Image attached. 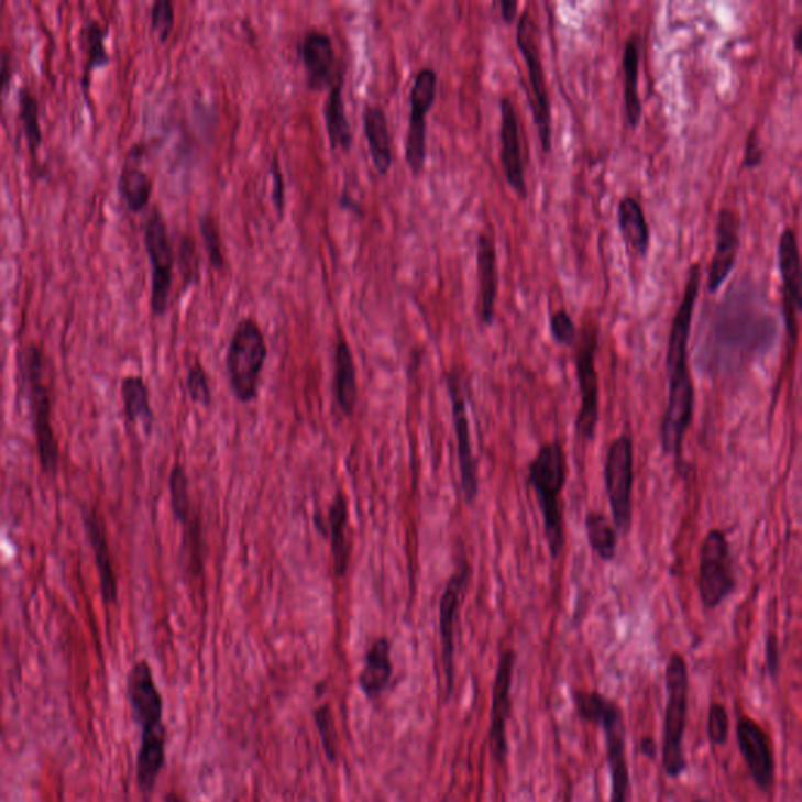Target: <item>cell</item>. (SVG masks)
Listing matches in <instances>:
<instances>
[{
  "label": "cell",
  "mask_w": 802,
  "mask_h": 802,
  "mask_svg": "<svg viewBox=\"0 0 802 802\" xmlns=\"http://www.w3.org/2000/svg\"><path fill=\"white\" fill-rule=\"evenodd\" d=\"M527 471V482L534 487L545 519V535L550 556L558 560L567 542L563 502H561V494L568 480V458L564 447L558 441L545 443L528 463Z\"/></svg>",
  "instance_id": "obj_1"
},
{
  "label": "cell",
  "mask_w": 802,
  "mask_h": 802,
  "mask_svg": "<svg viewBox=\"0 0 802 802\" xmlns=\"http://www.w3.org/2000/svg\"><path fill=\"white\" fill-rule=\"evenodd\" d=\"M667 705H664L663 735H661V768L669 779H680L689 770L683 749L690 708V671L680 652L669 656L664 668Z\"/></svg>",
  "instance_id": "obj_2"
},
{
  "label": "cell",
  "mask_w": 802,
  "mask_h": 802,
  "mask_svg": "<svg viewBox=\"0 0 802 802\" xmlns=\"http://www.w3.org/2000/svg\"><path fill=\"white\" fill-rule=\"evenodd\" d=\"M22 378L28 389L33 431H35L36 450L40 464L46 473L57 471L58 446L52 425L51 391L44 381V354L36 345L22 350L20 358Z\"/></svg>",
  "instance_id": "obj_3"
},
{
  "label": "cell",
  "mask_w": 802,
  "mask_h": 802,
  "mask_svg": "<svg viewBox=\"0 0 802 802\" xmlns=\"http://www.w3.org/2000/svg\"><path fill=\"white\" fill-rule=\"evenodd\" d=\"M267 356V340L257 321L240 320L232 332L227 353L229 383L237 400H256Z\"/></svg>",
  "instance_id": "obj_4"
},
{
  "label": "cell",
  "mask_w": 802,
  "mask_h": 802,
  "mask_svg": "<svg viewBox=\"0 0 802 802\" xmlns=\"http://www.w3.org/2000/svg\"><path fill=\"white\" fill-rule=\"evenodd\" d=\"M516 43L528 68V79L531 85L530 107L539 142L545 154H549L552 151V109L541 57V43L538 39V25L535 24L528 7H525L517 21Z\"/></svg>",
  "instance_id": "obj_5"
},
{
  "label": "cell",
  "mask_w": 802,
  "mask_h": 802,
  "mask_svg": "<svg viewBox=\"0 0 802 802\" xmlns=\"http://www.w3.org/2000/svg\"><path fill=\"white\" fill-rule=\"evenodd\" d=\"M597 321L585 320L575 349V372L579 380L580 409L576 414L575 431L582 441L591 442L596 438L598 417H601V387H598V373L596 356L598 350Z\"/></svg>",
  "instance_id": "obj_6"
},
{
  "label": "cell",
  "mask_w": 802,
  "mask_h": 802,
  "mask_svg": "<svg viewBox=\"0 0 802 802\" xmlns=\"http://www.w3.org/2000/svg\"><path fill=\"white\" fill-rule=\"evenodd\" d=\"M697 590L702 605L707 609L718 608L737 590L729 539L719 528H713L702 539Z\"/></svg>",
  "instance_id": "obj_7"
},
{
  "label": "cell",
  "mask_w": 802,
  "mask_h": 802,
  "mask_svg": "<svg viewBox=\"0 0 802 802\" xmlns=\"http://www.w3.org/2000/svg\"><path fill=\"white\" fill-rule=\"evenodd\" d=\"M605 490H607L613 525L620 535H628L634 519L631 495H634V439L624 432L609 446L604 465Z\"/></svg>",
  "instance_id": "obj_8"
},
{
  "label": "cell",
  "mask_w": 802,
  "mask_h": 802,
  "mask_svg": "<svg viewBox=\"0 0 802 802\" xmlns=\"http://www.w3.org/2000/svg\"><path fill=\"white\" fill-rule=\"evenodd\" d=\"M128 700L142 730L140 746H166L164 697L155 685L153 669L146 660L136 661L128 675Z\"/></svg>",
  "instance_id": "obj_9"
},
{
  "label": "cell",
  "mask_w": 802,
  "mask_h": 802,
  "mask_svg": "<svg viewBox=\"0 0 802 802\" xmlns=\"http://www.w3.org/2000/svg\"><path fill=\"white\" fill-rule=\"evenodd\" d=\"M144 246L151 262V310L155 317H162L169 308L175 253L165 218L157 207L151 209L144 221Z\"/></svg>",
  "instance_id": "obj_10"
},
{
  "label": "cell",
  "mask_w": 802,
  "mask_h": 802,
  "mask_svg": "<svg viewBox=\"0 0 802 802\" xmlns=\"http://www.w3.org/2000/svg\"><path fill=\"white\" fill-rule=\"evenodd\" d=\"M438 95V74L425 66L414 77L409 91V124L406 132V164L419 176L427 162V117Z\"/></svg>",
  "instance_id": "obj_11"
},
{
  "label": "cell",
  "mask_w": 802,
  "mask_h": 802,
  "mask_svg": "<svg viewBox=\"0 0 802 802\" xmlns=\"http://www.w3.org/2000/svg\"><path fill=\"white\" fill-rule=\"evenodd\" d=\"M604 732L609 771V802H630V765L627 757V724L623 707L615 700H608L604 713L597 721Z\"/></svg>",
  "instance_id": "obj_12"
},
{
  "label": "cell",
  "mask_w": 802,
  "mask_h": 802,
  "mask_svg": "<svg viewBox=\"0 0 802 802\" xmlns=\"http://www.w3.org/2000/svg\"><path fill=\"white\" fill-rule=\"evenodd\" d=\"M516 650L504 649L498 657L491 702L490 746L498 767H505L508 759V721L512 718V689L515 680Z\"/></svg>",
  "instance_id": "obj_13"
},
{
  "label": "cell",
  "mask_w": 802,
  "mask_h": 802,
  "mask_svg": "<svg viewBox=\"0 0 802 802\" xmlns=\"http://www.w3.org/2000/svg\"><path fill=\"white\" fill-rule=\"evenodd\" d=\"M471 579L468 560H461L452 576L447 580L441 602H439V634H441L442 667L446 674V697L449 700L454 690V630L458 612L464 597L465 587Z\"/></svg>",
  "instance_id": "obj_14"
},
{
  "label": "cell",
  "mask_w": 802,
  "mask_h": 802,
  "mask_svg": "<svg viewBox=\"0 0 802 802\" xmlns=\"http://www.w3.org/2000/svg\"><path fill=\"white\" fill-rule=\"evenodd\" d=\"M737 745L754 783L761 793H770L776 782V759L770 735L751 716H738Z\"/></svg>",
  "instance_id": "obj_15"
},
{
  "label": "cell",
  "mask_w": 802,
  "mask_h": 802,
  "mask_svg": "<svg viewBox=\"0 0 802 802\" xmlns=\"http://www.w3.org/2000/svg\"><path fill=\"white\" fill-rule=\"evenodd\" d=\"M447 389L452 402L454 435L458 443V464H460L461 490L468 504L475 502L479 495V464L472 449L471 425H469L468 403L460 375L450 372L447 375Z\"/></svg>",
  "instance_id": "obj_16"
},
{
  "label": "cell",
  "mask_w": 802,
  "mask_h": 802,
  "mask_svg": "<svg viewBox=\"0 0 802 802\" xmlns=\"http://www.w3.org/2000/svg\"><path fill=\"white\" fill-rule=\"evenodd\" d=\"M715 235V254L710 264L707 278L710 294H715L729 278L732 270L737 264L738 251H740L741 220L740 216L730 207H723L719 210Z\"/></svg>",
  "instance_id": "obj_17"
},
{
  "label": "cell",
  "mask_w": 802,
  "mask_h": 802,
  "mask_svg": "<svg viewBox=\"0 0 802 802\" xmlns=\"http://www.w3.org/2000/svg\"><path fill=\"white\" fill-rule=\"evenodd\" d=\"M501 113L502 166H504L509 187L519 195L520 199H525L528 196V190L527 180H525L523 140H520L519 117H517L516 107L512 99H501Z\"/></svg>",
  "instance_id": "obj_18"
},
{
  "label": "cell",
  "mask_w": 802,
  "mask_h": 802,
  "mask_svg": "<svg viewBox=\"0 0 802 802\" xmlns=\"http://www.w3.org/2000/svg\"><path fill=\"white\" fill-rule=\"evenodd\" d=\"M299 52H301V61L310 90L319 91L327 87L331 88L336 83V52L331 36L320 29H309L303 36Z\"/></svg>",
  "instance_id": "obj_19"
},
{
  "label": "cell",
  "mask_w": 802,
  "mask_h": 802,
  "mask_svg": "<svg viewBox=\"0 0 802 802\" xmlns=\"http://www.w3.org/2000/svg\"><path fill=\"white\" fill-rule=\"evenodd\" d=\"M476 272L480 287V320L491 327L498 292L497 248L493 232L484 229L476 240Z\"/></svg>",
  "instance_id": "obj_20"
},
{
  "label": "cell",
  "mask_w": 802,
  "mask_h": 802,
  "mask_svg": "<svg viewBox=\"0 0 802 802\" xmlns=\"http://www.w3.org/2000/svg\"><path fill=\"white\" fill-rule=\"evenodd\" d=\"M84 525L88 541L94 549L103 602L107 605L114 604L118 598V579L113 568L112 552H110L109 541H107L106 525L95 509H85Z\"/></svg>",
  "instance_id": "obj_21"
},
{
  "label": "cell",
  "mask_w": 802,
  "mask_h": 802,
  "mask_svg": "<svg viewBox=\"0 0 802 802\" xmlns=\"http://www.w3.org/2000/svg\"><path fill=\"white\" fill-rule=\"evenodd\" d=\"M144 146L136 143L125 157L118 179V190L131 212L140 213L150 205L153 195V179L142 168Z\"/></svg>",
  "instance_id": "obj_22"
},
{
  "label": "cell",
  "mask_w": 802,
  "mask_h": 802,
  "mask_svg": "<svg viewBox=\"0 0 802 802\" xmlns=\"http://www.w3.org/2000/svg\"><path fill=\"white\" fill-rule=\"evenodd\" d=\"M779 272L782 278L783 310H802L801 297V256L798 246L796 232L793 228H785L779 239L778 246Z\"/></svg>",
  "instance_id": "obj_23"
},
{
  "label": "cell",
  "mask_w": 802,
  "mask_h": 802,
  "mask_svg": "<svg viewBox=\"0 0 802 802\" xmlns=\"http://www.w3.org/2000/svg\"><path fill=\"white\" fill-rule=\"evenodd\" d=\"M391 650L389 638L380 637L365 652L364 667L358 675V685L369 701L380 700L391 683L392 674H394Z\"/></svg>",
  "instance_id": "obj_24"
},
{
  "label": "cell",
  "mask_w": 802,
  "mask_h": 802,
  "mask_svg": "<svg viewBox=\"0 0 802 802\" xmlns=\"http://www.w3.org/2000/svg\"><path fill=\"white\" fill-rule=\"evenodd\" d=\"M316 525L321 535L330 538L336 575H345L350 563V545L349 536H347L349 504H347L345 495L340 493L336 495L330 512H328L327 520L321 519V516L320 519L316 516Z\"/></svg>",
  "instance_id": "obj_25"
},
{
  "label": "cell",
  "mask_w": 802,
  "mask_h": 802,
  "mask_svg": "<svg viewBox=\"0 0 802 802\" xmlns=\"http://www.w3.org/2000/svg\"><path fill=\"white\" fill-rule=\"evenodd\" d=\"M641 35L635 32L624 43L623 73H624V109H626L627 123L637 129L641 123L642 103L639 98V61H641Z\"/></svg>",
  "instance_id": "obj_26"
},
{
  "label": "cell",
  "mask_w": 802,
  "mask_h": 802,
  "mask_svg": "<svg viewBox=\"0 0 802 802\" xmlns=\"http://www.w3.org/2000/svg\"><path fill=\"white\" fill-rule=\"evenodd\" d=\"M364 132L367 136L373 166L381 176L387 175L392 162H394V155H392L389 123H387L383 107L378 103H365Z\"/></svg>",
  "instance_id": "obj_27"
},
{
  "label": "cell",
  "mask_w": 802,
  "mask_h": 802,
  "mask_svg": "<svg viewBox=\"0 0 802 802\" xmlns=\"http://www.w3.org/2000/svg\"><path fill=\"white\" fill-rule=\"evenodd\" d=\"M617 224L627 250L646 257L650 248V229L646 220L645 210L638 199L624 196L617 206Z\"/></svg>",
  "instance_id": "obj_28"
},
{
  "label": "cell",
  "mask_w": 802,
  "mask_h": 802,
  "mask_svg": "<svg viewBox=\"0 0 802 802\" xmlns=\"http://www.w3.org/2000/svg\"><path fill=\"white\" fill-rule=\"evenodd\" d=\"M334 392L340 411L353 416L358 402L356 365L349 342L340 338L334 351Z\"/></svg>",
  "instance_id": "obj_29"
},
{
  "label": "cell",
  "mask_w": 802,
  "mask_h": 802,
  "mask_svg": "<svg viewBox=\"0 0 802 802\" xmlns=\"http://www.w3.org/2000/svg\"><path fill=\"white\" fill-rule=\"evenodd\" d=\"M342 90L343 77L339 76V79L330 88L327 102H325L323 113L328 139H330L332 150L349 153L351 144H353V131H351L350 121L347 118Z\"/></svg>",
  "instance_id": "obj_30"
},
{
  "label": "cell",
  "mask_w": 802,
  "mask_h": 802,
  "mask_svg": "<svg viewBox=\"0 0 802 802\" xmlns=\"http://www.w3.org/2000/svg\"><path fill=\"white\" fill-rule=\"evenodd\" d=\"M169 498H172L173 515L183 524L184 545L199 546L198 520L191 512L190 491H188L187 473L180 465H175L169 473Z\"/></svg>",
  "instance_id": "obj_31"
},
{
  "label": "cell",
  "mask_w": 802,
  "mask_h": 802,
  "mask_svg": "<svg viewBox=\"0 0 802 802\" xmlns=\"http://www.w3.org/2000/svg\"><path fill=\"white\" fill-rule=\"evenodd\" d=\"M124 414L129 422H142L147 431L153 428L154 413L151 408L150 389L142 376H128L121 383Z\"/></svg>",
  "instance_id": "obj_32"
},
{
  "label": "cell",
  "mask_w": 802,
  "mask_h": 802,
  "mask_svg": "<svg viewBox=\"0 0 802 802\" xmlns=\"http://www.w3.org/2000/svg\"><path fill=\"white\" fill-rule=\"evenodd\" d=\"M587 541L591 550L602 561L615 560L617 550V531L607 516L598 512H587L585 517Z\"/></svg>",
  "instance_id": "obj_33"
},
{
  "label": "cell",
  "mask_w": 802,
  "mask_h": 802,
  "mask_svg": "<svg viewBox=\"0 0 802 802\" xmlns=\"http://www.w3.org/2000/svg\"><path fill=\"white\" fill-rule=\"evenodd\" d=\"M109 35V28L101 21L88 20L84 25V40L87 46V63H85L84 91L87 95L90 88L91 73L95 69L109 65L110 54L107 51L106 40Z\"/></svg>",
  "instance_id": "obj_34"
},
{
  "label": "cell",
  "mask_w": 802,
  "mask_h": 802,
  "mask_svg": "<svg viewBox=\"0 0 802 802\" xmlns=\"http://www.w3.org/2000/svg\"><path fill=\"white\" fill-rule=\"evenodd\" d=\"M20 117L29 151L35 155L42 144L43 132L40 125V102L29 87H22L20 91Z\"/></svg>",
  "instance_id": "obj_35"
},
{
  "label": "cell",
  "mask_w": 802,
  "mask_h": 802,
  "mask_svg": "<svg viewBox=\"0 0 802 802\" xmlns=\"http://www.w3.org/2000/svg\"><path fill=\"white\" fill-rule=\"evenodd\" d=\"M314 723H316L317 732L320 735L321 748H323L325 756L336 763L339 757V732L336 726L334 715L330 705H319L314 710Z\"/></svg>",
  "instance_id": "obj_36"
},
{
  "label": "cell",
  "mask_w": 802,
  "mask_h": 802,
  "mask_svg": "<svg viewBox=\"0 0 802 802\" xmlns=\"http://www.w3.org/2000/svg\"><path fill=\"white\" fill-rule=\"evenodd\" d=\"M199 231H201L202 240H205L210 267L223 270L227 265V256H224L223 240H221L217 218L212 213H205L199 220Z\"/></svg>",
  "instance_id": "obj_37"
},
{
  "label": "cell",
  "mask_w": 802,
  "mask_h": 802,
  "mask_svg": "<svg viewBox=\"0 0 802 802\" xmlns=\"http://www.w3.org/2000/svg\"><path fill=\"white\" fill-rule=\"evenodd\" d=\"M730 719L726 705L713 701L708 708L707 734L713 748L726 745L729 738Z\"/></svg>",
  "instance_id": "obj_38"
},
{
  "label": "cell",
  "mask_w": 802,
  "mask_h": 802,
  "mask_svg": "<svg viewBox=\"0 0 802 802\" xmlns=\"http://www.w3.org/2000/svg\"><path fill=\"white\" fill-rule=\"evenodd\" d=\"M151 28L162 43L169 39L175 28V3L172 0H155L151 9Z\"/></svg>",
  "instance_id": "obj_39"
},
{
  "label": "cell",
  "mask_w": 802,
  "mask_h": 802,
  "mask_svg": "<svg viewBox=\"0 0 802 802\" xmlns=\"http://www.w3.org/2000/svg\"><path fill=\"white\" fill-rule=\"evenodd\" d=\"M550 332L557 343L569 347V349H574L576 339H579V330L567 309H558L550 314Z\"/></svg>",
  "instance_id": "obj_40"
},
{
  "label": "cell",
  "mask_w": 802,
  "mask_h": 802,
  "mask_svg": "<svg viewBox=\"0 0 802 802\" xmlns=\"http://www.w3.org/2000/svg\"><path fill=\"white\" fill-rule=\"evenodd\" d=\"M187 391L195 403L205 406L210 405L212 392H210L209 378H207L205 367L199 362L191 365L190 371H188Z\"/></svg>",
  "instance_id": "obj_41"
},
{
  "label": "cell",
  "mask_w": 802,
  "mask_h": 802,
  "mask_svg": "<svg viewBox=\"0 0 802 802\" xmlns=\"http://www.w3.org/2000/svg\"><path fill=\"white\" fill-rule=\"evenodd\" d=\"M180 272H183L186 286L199 279V256L196 243L191 237H184L179 243Z\"/></svg>",
  "instance_id": "obj_42"
},
{
  "label": "cell",
  "mask_w": 802,
  "mask_h": 802,
  "mask_svg": "<svg viewBox=\"0 0 802 802\" xmlns=\"http://www.w3.org/2000/svg\"><path fill=\"white\" fill-rule=\"evenodd\" d=\"M272 201L275 209L278 210L279 218L286 212V180H284L283 169H281L278 155L273 157L272 166Z\"/></svg>",
  "instance_id": "obj_43"
},
{
  "label": "cell",
  "mask_w": 802,
  "mask_h": 802,
  "mask_svg": "<svg viewBox=\"0 0 802 802\" xmlns=\"http://www.w3.org/2000/svg\"><path fill=\"white\" fill-rule=\"evenodd\" d=\"M765 669L768 678L774 680L781 674V646L776 634H768L765 639Z\"/></svg>",
  "instance_id": "obj_44"
},
{
  "label": "cell",
  "mask_w": 802,
  "mask_h": 802,
  "mask_svg": "<svg viewBox=\"0 0 802 802\" xmlns=\"http://www.w3.org/2000/svg\"><path fill=\"white\" fill-rule=\"evenodd\" d=\"M765 158V150L760 144L759 134L757 129H751L749 132L748 142H746L745 157H743V166L746 168H756L760 166Z\"/></svg>",
  "instance_id": "obj_45"
},
{
  "label": "cell",
  "mask_w": 802,
  "mask_h": 802,
  "mask_svg": "<svg viewBox=\"0 0 802 802\" xmlns=\"http://www.w3.org/2000/svg\"><path fill=\"white\" fill-rule=\"evenodd\" d=\"M13 76V52L0 47V113H2V98Z\"/></svg>",
  "instance_id": "obj_46"
},
{
  "label": "cell",
  "mask_w": 802,
  "mask_h": 802,
  "mask_svg": "<svg viewBox=\"0 0 802 802\" xmlns=\"http://www.w3.org/2000/svg\"><path fill=\"white\" fill-rule=\"evenodd\" d=\"M501 13L506 24H513L519 14V2L517 0H501Z\"/></svg>",
  "instance_id": "obj_47"
},
{
  "label": "cell",
  "mask_w": 802,
  "mask_h": 802,
  "mask_svg": "<svg viewBox=\"0 0 802 802\" xmlns=\"http://www.w3.org/2000/svg\"><path fill=\"white\" fill-rule=\"evenodd\" d=\"M639 751H641L642 756L648 757L649 760H656L657 756H659V745H657L656 738L649 737V735L642 737L639 740Z\"/></svg>",
  "instance_id": "obj_48"
},
{
  "label": "cell",
  "mask_w": 802,
  "mask_h": 802,
  "mask_svg": "<svg viewBox=\"0 0 802 802\" xmlns=\"http://www.w3.org/2000/svg\"><path fill=\"white\" fill-rule=\"evenodd\" d=\"M342 206L345 207V209H349V207H351V209H353V212L362 213L360 206L354 205V199H351L349 195L342 196Z\"/></svg>",
  "instance_id": "obj_49"
},
{
  "label": "cell",
  "mask_w": 802,
  "mask_h": 802,
  "mask_svg": "<svg viewBox=\"0 0 802 802\" xmlns=\"http://www.w3.org/2000/svg\"><path fill=\"white\" fill-rule=\"evenodd\" d=\"M801 32H802V25H798L796 32H794V35H793L794 51H796L798 54H801V51H802L801 50V40H802Z\"/></svg>",
  "instance_id": "obj_50"
},
{
  "label": "cell",
  "mask_w": 802,
  "mask_h": 802,
  "mask_svg": "<svg viewBox=\"0 0 802 802\" xmlns=\"http://www.w3.org/2000/svg\"><path fill=\"white\" fill-rule=\"evenodd\" d=\"M165 802H186V801H184V798L180 796L179 793L169 792V793H166Z\"/></svg>",
  "instance_id": "obj_51"
},
{
  "label": "cell",
  "mask_w": 802,
  "mask_h": 802,
  "mask_svg": "<svg viewBox=\"0 0 802 802\" xmlns=\"http://www.w3.org/2000/svg\"><path fill=\"white\" fill-rule=\"evenodd\" d=\"M694 802H713V800H710V798L702 796V798H696V800H694Z\"/></svg>",
  "instance_id": "obj_52"
}]
</instances>
